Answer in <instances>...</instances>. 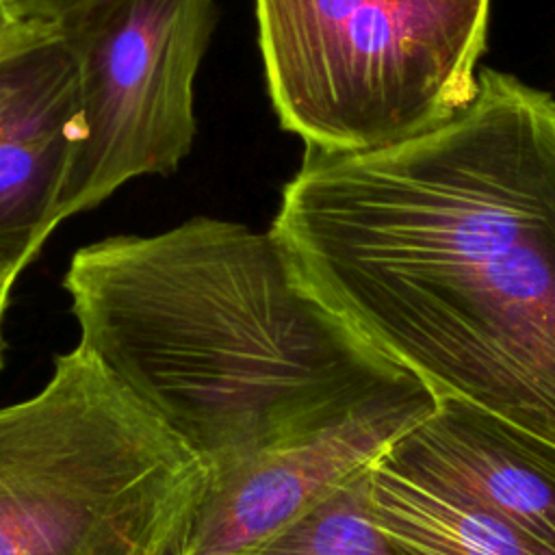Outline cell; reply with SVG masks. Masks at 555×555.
<instances>
[{
	"label": "cell",
	"mask_w": 555,
	"mask_h": 555,
	"mask_svg": "<svg viewBox=\"0 0 555 555\" xmlns=\"http://www.w3.org/2000/svg\"><path fill=\"white\" fill-rule=\"evenodd\" d=\"M449 119L306 147L271 232L386 382L555 470V100L496 69Z\"/></svg>",
	"instance_id": "6da1fadb"
},
{
	"label": "cell",
	"mask_w": 555,
	"mask_h": 555,
	"mask_svg": "<svg viewBox=\"0 0 555 555\" xmlns=\"http://www.w3.org/2000/svg\"><path fill=\"white\" fill-rule=\"evenodd\" d=\"M78 347L210 473L332 423L386 382L269 230L193 217L89 243L63 278Z\"/></svg>",
	"instance_id": "7a4b0ae2"
},
{
	"label": "cell",
	"mask_w": 555,
	"mask_h": 555,
	"mask_svg": "<svg viewBox=\"0 0 555 555\" xmlns=\"http://www.w3.org/2000/svg\"><path fill=\"white\" fill-rule=\"evenodd\" d=\"M208 481L78 345L0 408V555H176Z\"/></svg>",
	"instance_id": "3957f363"
},
{
	"label": "cell",
	"mask_w": 555,
	"mask_h": 555,
	"mask_svg": "<svg viewBox=\"0 0 555 555\" xmlns=\"http://www.w3.org/2000/svg\"><path fill=\"white\" fill-rule=\"evenodd\" d=\"M267 91L306 147L418 134L477 95L490 0H254Z\"/></svg>",
	"instance_id": "277c9868"
},
{
	"label": "cell",
	"mask_w": 555,
	"mask_h": 555,
	"mask_svg": "<svg viewBox=\"0 0 555 555\" xmlns=\"http://www.w3.org/2000/svg\"><path fill=\"white\" fill-rule=\"evenodd\" d=\"M72 52L82 139L65 219L143 176H169L189 156L195 78L217 26L215 0H85L54 22Z\"/></svg>",
	"instance_id": "5b68a950"
},
{
	"label": "cell",
	"mask_w": 555,
	"mask_h": 555,
	"mask_svg": "<svg viewBox=\"0 0 555 555\" xmlns=\"http://www.w3.org/2000/svg\"><path fill=\"white\" fill-rule=\"evenodd\" d=\"M438 403L414 384H384L327 425L210 473L176 555H247L364 473Z\"/></svg>",
	"instance_id": "8992f818"
},
{
	"label": "cell",
	"mask_w": 555,
	"mask_h": 555,
	"mask_svg": "<svg viewBox=\"0 0 555 555\" xmlns=\"http://www.w3.org/2000/svg\"><path fill=\"white\" fill-rule=\"evenodd\" d=\"M82 139L72 52L54 22L33 20L0 54V267L20 275L65 221Z\"/></svg>",
	"instance_id": "52a82bcc"
},
{
	"label": "cell",
	"mask_w": 555,
	"mask_h": 555,
	"mask_svg": "<svg viewBox=\"0 0 555 555\" xmlns=\"http://www.w3.org/2000/svg\"><path fill=\"white\" fill-rule=\"evenodd\" d=\"M392 451L555 555V470L479 418L438 405Z\"/></svg>",
	"instance_id": "ba28073f"
},
{
	"label": "cell",
	"mask_w": 555,
	"mask_h": 555,
	"mask_svg": "<svg viewBox=\"0 0 555 555\" xmlns=\"http://www.w3.org/2000/svg\"><path fill=\"white\" fill-rule=\"evenodd\" d=\"M364 496L375 525L405 555H553L392 449L364 470Z\"/></svg>",
	"instance_id": "9c48e42d"
},
{
	"label": "cell",
	"mask_w": 555,
	"mask_h": 555,
	"mask_svg": "<svg viewBox=\"0 0 555 555\" xmlns=\"http://www.w3.org/2000/svg\"><path fill=\"white\" fill-rule=\"evenodd\" d=\"M247 555H405L371 518L364 473Z\"/></svg>",
	"instance_id": "30bf717a"
},
{
	"label": "cell",
	"mask_w": 555,
	"mask_h": 555,
	"mask_svg": "<svg viewBox=\"0 0 555 555\" xmlns=\"http://www.w3.org/2000/svg\"><path fill=\"white\" fill-rule=\"evenodd\" d=\"M30 22L20 0H0V54L26 33Z\"/></svg>",
	"instance_id": "8fae6325"
},
{
	"label": "cell",
	"mask_w": 555,
	"mask_h": 555,
	"mask_svg": "<svg viewBox=\"0 0 555 555\" xmlns=\"http://www.w3.org/2000/svg\"><path fill=\"white\" fill-rule=\"evenodd\" d=\"M30 20L56 22L61 15L82 4L85 0H20Z\"/></svg>",
	"instance_id": "7c38bea8"
},
{
	"label": "cell",
	"mask_w": 555,
	"mask_h": 555,
	"mask_svg": "<svg viewBox=\"0 0 555 555\" xmlns=\"http://www.w3.org/2000/svg\"><path fill=\"white\" fill-rule=\"evenodd\" d=\"M15 278H17L15 273L0 267V371H2V319H4V312L9 308V299H11Z\"/></svg>",
	"instance_id": "4fadbf2b"
}]
</instances>
